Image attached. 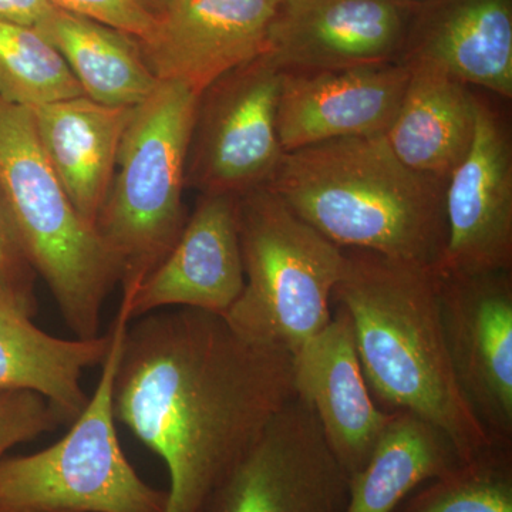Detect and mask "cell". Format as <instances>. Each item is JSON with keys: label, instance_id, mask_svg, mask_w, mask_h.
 I'll list each match as a JSON object with an SVG mask.
<instances>
[{"label": "cell", "instance_id": "cell-30", "mask_svg": "<svg viewBox=\"0 0 512 512\" xmlns=\"http://www.w3.org/2000/svg\"><path fill=\"white\" fill-rule=\"evenodd\" d=\"M403 2L410 6H416L419 5V3L424 2V0H403Z\"/></svg>", "mask_w": 512, "mask_h": 512}, {"label": "cell", "instance_id": "cell-13", "mask_svg": "<svg viewBox=\"0 0 512 512\" xmlns=\"http://www.w3.org/2000/svg\"><path fill=\"white\" fill-rule=\"evenodd\" d=\"M412 10L403 0H282L265 53L285 73L399 62Z\"/></svg>", "mask_w": 512, "mask_h": 512}, {"label": "cell", "instance_id": "cell-21", "mask_svg": "<svg viewBox=\"0 0 512 512\" xmlns=\"http://www.w3.org/2000/svg\"><path fill=\"white\" fill-rule=\"evenodd\" d=\"M463 463L439 427L412 412H392L366 466L350 477L346 512H393L421 485Z\"/></svg>", "mask_w": 512, "mask_h": 512}, {"label": "cell", "instance_id": "cell-18", "mask_svg": "<svg viewBox=\"0 0 512 512\" xmlns=\"http://www.w3.org/2000/svg\"><path fill=\"white\" fill-rule=\"evenodd\" d=\"M30 111L40 147L67 197L96 229L134 107L107 106L80 96Z\"/></svg>", "mask_w": 512, "mask_h": 512}, {"label": "cell", "instance_id": "cell-27", "mask_svg": "<svg viewBox=\"0 0 512 512\" xmlns=\"http://www.w3.org/2000/svg\"><path fill=\"white\" fill-rule=\"evenodd\" d=\"M56 8L86 16L134 39H146L156 22L147 0H50Z\"/></svg>", "mask_w": 512, "mask_h": 512}, {"label": "cell", "instance_id": "cell-2", "mask_svg": "<svg viewBox=\"0 0 512 512\" xmlns=\"http://www.w3.org/2000/svg\"><path fill=\"white\" fill-rule=\"evenodd\" d=\"M345 254L332 302L352 319L363 375L380 409L430 421L464 463L493 447L454 375L436 269L365 249Z\"/></svg>", "mask_w": 512, "mask_h": 512}, {"label": "cell", "instance_id": "cell-23", "mask_svg": "<svg viewBox=\"0 0 512 512\" xmlns=\"http://www.w3.org/2000/svg\"><path fill=\"white\" fill-rule=\"evenodd\" d=\"M84 96L66 60L36 28L0 20V97L36 109Z\"/></svg>", "mask_w": 512, "mask_h": 512}, {"label": "cell", "instance_id": "cell-12", "mask_svg": "<svg viewBox=\"0 0 512 512\" xmlns=\"http://www.w3.org/2000/svg\"><path fill=\"white\" fill-rule=\"evenodd\" d=\"M447 245L437 272L512 269V146L497 111L477 96L476 133L444 194Z\"/></svg>", "mask_w": 512, "mask_h": 512}, {"label": "cell", "instance_id": "cell-19", "mask_svg": "<svg viewBox=\"0 0 512 512\" xmlns=\"http://www.w3.org/2000/svg\"><path fill=\"white\" fill-rule=\"evenodd\" d=\"M409 82L384 137L407 167L447 181L476 133L477 96L470 86L424 64H404Z\"/></svg>", "mask_w": 512, "mask_h": 512}, {"label": "cell", "instance_id": "cell-17", "mask_svg": "<svg viewBox=\"0 0 512 512\" xmlns=\"http://www.w3.org/2000/svg\"><path fill=\"white\" fill-rule=\"evenodd\" d=\"M400 63L512 97V0H424L413 6Z\"/></svg>", "mask_w": 512, "mask_h": 512}, {"label": "cell", "instance_id": "cell-29", "mask_svg": "<svg viewBox=\"0 0 512 512\" xmlns=\"http://www.w3.org/2000/svg\"><path fill=\"white\" fill-rule=\"evenodd\" d=\"M148 5L151 6V9L154 10V12H160L161 9L164 8L165 5H167L170 0H147Z\"/></svg>", "mask_w": 512, "mask_h": 512}, {"label": "cell", "instance_id": "cell-28", "mask_svg": "<svg viewBox=\"0 0 512 512\" xmlns=\"http://www.w3.org/2000/svg\"><path fill=\"white\" fill-rule=\"evenodd\" d=\"M53 8L50 0H0V20L36 28Z\"/></svg>", "mask_w": 512, "mask_h": 512}, {"label": "cell", "instance_id": "cell-10", "mask_svg": "<svg viewBox=\"0 0 512 512\" xmlns=\"http://www.w3.org/2000/svg\"><path fill=\"white\" fill-rule=\"evenodd\" d=\"M437 275L458 386L490 439L512 446V269Z\"/></svg>", "mask_w": 512, "mask_h": 512}, {"label": "cell", "instance_id": "cell-9", "mask_svg": "<svg viewBox=\"0 0 512 512\" xmlns=\"http://www.w3.org/2000/svg\"><path fill=\"white\" fill-rule=\"evenodd\" d=\"M350 476L298 396L275 414L200 512H346Z\"/></svg>", "mask_w": 512, "mask_h": 512}, {"label": "cell", "instance_id": "cell-4", "mask_svg": "<svg viewBox=\"0 0 512 512\" xmlns=\"http://www.w3.org/2000/svg\"><path fill=\"white\" fill-rule=\"evenodd\" d=\"M0 195L37 276L77 339L100 335L119 268L80 217L37 138L32 111L0 97Z\"/></svg>", "mask_w": 512, "mask_h": 512}, {"label": "cell", "instance_id": "cell-14", "mask_svg": "<svg viewBox=\"0 0 512 512\" xmlns=\"http://www.w3.org/2000/svg\"><path fill=\"white\" fill-rule=\"evenodd\" d=\"M409 82L403 63L285 73L276 127L285 153L339 138L384 134Z\"/></svg>", "mask_w": 512, "mask_h": 512}, {"label": "cell", "instance_id": "cell-22", "mask_svg": "<svg viewBox=\"0 0 512 512\" xmlns=\"http://www.w3.org/2000/svg\"><path fill=\"white\" fill-rule=\"evenodd\" d=\"M36 29L59 50L84 96L97 103L136 107L160 83L137 39L104 23L55 6Z\"/></svg>", "mask_w": 512, "mask_h": 512}, {"label": "cell", "instance_id": "cell-24", "mask_svg": "<svg viewBox=\"0 0 512 512\" xmlns=\"http://www.w3.org/2000/svg\"><path fill=\"white\" fill-rule=\"evenodd\" d=\"M393 512H512V446L494 444L421 485Z\"/></svg>", "mask_w": 512, "mask_h": 512}, {"label": "cell", "instance_id": "cell-31", "mask_svg": "<svg viewBox=\"0 0 512 512\" xmlns=\"http://www.w3.org/2000/svg\"><path fill=\"white\" fill-rule=\"evenodd\" d=\"M47 512H72V511H47Z\"/></svg>", "mask_w": 512, "mask_h": 512}, {"label": "cell", "instance_id": "cell-16", "mask_svg": "<svg viewBox=\"0 0 512 512\" xmlns=\"http://www.w3.org/2000/svg\"><path fill=\"white\" fill-rule=\"evenodd\" d=\"M245 285L237 197L201 194L183 232L128 305L131 320L160 309L224 316Z\"/></svg>", "mask_w": 512, "mask_h": 512}, {"label": "cell", "instance_id": "cell-3", "mask_svg": "<svg viewBox=\"0 0 512 512\" xmlns=\"http://www.w3.org/2000/svg\"><path fill=\"white\" fill-rule=\"evenodd\" d=\"M447 181L407 167L384 134L285 153L266 187L342 249L439 268L447 245Z\"/></svg>", "mask_w": 512, "mask_h": 512}, {"label": "cell", "instance_id": "cell-25", "mask_svg": "<svg viewBox=\"0 0 512 512\" xmlns=\"http://www.w3.org/2000/svg\"><path fill=\"white\" fill-rule=\"evenodd\" d=\"M36 272L25 249L5 201L0 195V305L33 319L37 313Z\"/></svg>", "mask_w": 512, "mask_h": 512}, {"label": "cell", "instance_id": "cell-15", "mask_svg": "<svg viewBox=\"0 0 512 512\" xmlns=\"http://www.w3.org/2000/svg\"><path fill=\"white\" fill-rule=\"evenodd\" d=\"M295 394L315 413L330 450L350 477L366 466L392 412L373 399L345 309L293 355Z\"/></svg>", "mask_w": 512, "mask_h": 512}, {"label": "cell", "instance_id": "cell-5", "mask_svg": "<svg viewBox=\"0 0 512 512\" xmlns=\"http://www.w3.org/2000/svg\"><path fill=\"white\" fill-rule=\"evenodd\" d=\"M184 84L160 82L134 107L96 222L128 305L183 232L188 148L198 104Z\"/></svg>", "mask_w": 512, "mask_h": 512}, {"label": "cell", "instance_id": "cell-8", "mask_svg": "<svg viewBox=\"0 0 512 512\" xmlns=\"http://www.w3.org/2000/svg\"><path fill=\"white\" fill-rule=\"evenodd\" d=\"M284 76L264 53L200 94L185 168L187 185L201 194L241 197L269 184L285 156L276 127Z\"/></svg>", "mask_w": 512, "mask_h": 512}, {"label": "cell", "instance_id": "cell-11", "mask_svg": "<svg viewBox=\"0 0 512 512\" xmlns=\"http://www.w3.org/2000/svg\"><path fill=\"white\" fill-rule=\"evenodd\" d=\"M282 0H170L137 40L158 82L200 96L235 67L264 55Z\"/></svg>", "mask_w": 512, "mask_h": 512}, {"label": "cell", "instance_id": "cell-7", "mask_svg": "<svg viewBox=\"0 0 512 512\" xmlns=\"http://www.w3.org/2000/svg\"><path fill=\"white\" fill-rule=\"evenodd\" d=\"M131 316L121 301L96 390L52 446L0 463V512H165L167 490L131 466L117 436L114 379Z\"/></svg>", "mask_w": 512, "mask_h": 512}, {"label": "cell", "instance_id": "cell-20", "mask_svg": "<svg viewBox=\"0 0 512 512\" xmlns=\"http://www.w3.org/2000/svg\"><path fill=\"white\" fill-rule=\"evenodd\" d=\"M109 346L110 332L93 339L56 338L0 305V389L40 394L64 424H72L89 402L84 372L101 366Z\"/></svg>", "mask_w": 512, "mask_h": 512}, {"label": "cell", "instance_id": "cell-1", "mask_svg": "<svg viewBox=\"0 0 512 512\" xmlns=\"http://www.w3.org/2000/svg\"><path fill=\"white\" fill-rule=\"evenodd\" d=\"M293 396L291 352L188 308L131 320L114 379L117 421L167 467L165 512H200Z\"/></svg>", "mask_w": 512, "mask_h": 512}, {"label": "cell", "instance_id": "cell-6", "mask_svg": "<svg viewBox=\"0 0 512 512\" xmlns=\"http://www.w3.org/2000/svg\"><path fill=\"white\" fill-rule=\"evenodd\" d=\"M237 220L245 285L224 319L248 342L295 355L332 319L345 249L268 187L237 197Z\"/></svg>", "mask_w": 512, "mask_h": 512}, {"label": "cell", "instance_id": "cell-26", "mask_svg": "<svg viewBox=\"0 0 512 512\" xmlns=\"http://www.w3.org/2000/svg\"><path fill=\"white\" fill-rule=\"evenodd\" d=\"M63 423L45 397L26 390L0 389V463L13 447L56 430Z\"/></svg>", "mask_w": 512, "mask_h": 512}]
</instances>
